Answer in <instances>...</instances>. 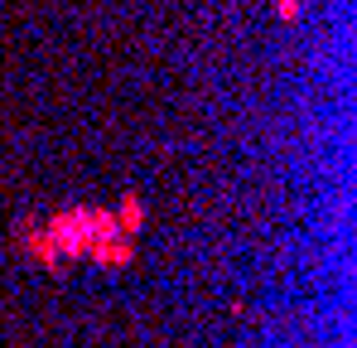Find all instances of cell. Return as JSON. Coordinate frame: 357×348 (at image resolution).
<instances>
[{
    "label": "cell",
    "instance_id": "obj_1",
    "mask_svg": "<svg viewBox=\"0 0 357 348\" xmlns=\"http://www.w3.org/2000/svg\"><path fill=\"white\" fill-rule=\"evenodd\" d=\"M275 10H280V20H295V15H299V0H275Z\"/></svg>",
    "mask_w": 357,
    "mask_h": 348
}]
</instances>
